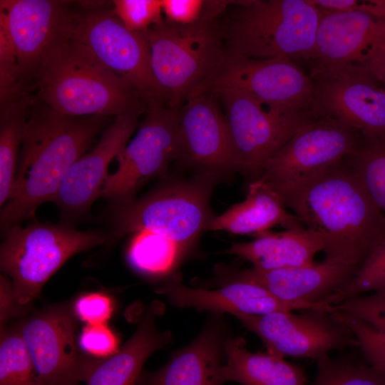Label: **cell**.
Wrapping results in <instances>:
<instances>
[{
  "instance_id": "cell-39",
  "label": "cell",
  "mask_w": 385,
  "mask_h": 385,
  "mask_svg": "<svg viewBox=\"0 0 385 385\" xmlns=\"http://www.w3.org/2000/svg\"><path fill=\"white\" fill-rule=\"evenodd\" d=\"M205 9L202 0H162V10L166 21L189 25L198 21Z\"/></svg>"
},
{
  "instance_id": "cell-34",
  "label": "cell",
  "mask_w": 385,
  "mask_h": 385,
  "mask_svg": "<svg viewBox=\"0 0 385 385\" xmlns=\"http://www.w3.org/2000/svg\"><path fill=\"white\" fill-rule=\"evenodd\" d=\"M112 4L115 15L133 32H145L164 19L162 0H114Z\"/></svg>"
},
{
  "instance_id": "cell-42",
  "label": "cell",
  "mask_w": 385,
  "mask_h": 385,
  "mask_svg": "<svg viewBox=\"0 0 385 385\" xmlns=\"http://www.w3.org/2000/svg\"><path fill=\"white\" fill-rule=\"evenodd\" d=\"M379 79L381 82V83L383 85V87H384V88L385 90V68H384V70L381 71V73L379 76Z\"/></svg>"
},
{
  "instance_id": "cell-29",
  "label": "cell",
  "mask_w": 385,
  "mask_h": 385,
  "mask_svg": "<svg viewBox=\"0 0 385 385\" xmlns=\"http://www.w3.org/2000/svg\"><path fill=\"white\" fill-rule=\"evenodd\" d=\"M348 161L358 180L385 216V135H365Z\"/></svg>"
},
{
  "instance_id": "cell-30",
  "label": "cell",
  "mask_w": 385,
  "mask_h": 385,
  "mask_svg": "<svg viewBox=\"0 0 385 385\" xmlns=\"http://www.w3.org/2000/svg\"><path fill=\"white\" fill-rule=\"evenodd\" d=\"M0 385H41L29 350L16 327L1 328Z\"/></svg>"
},
{
  "instance_id": "cell-9",
  "label": "cell",
  "mask_w": 385,
  "mask_h": 385,
  "mask_svg": "<svg viewBox=\"0 0 385 385\" xmlns=\"http://www.w3.org/2000/svg\"><path fill=\"white\" fill-rule=\"evenodd\" d=\"M68 36L135 90L145 103H167L153 75L145 33L126 29L113 8L72 10Z\"/></svg>"
},
{
  "instance_id": "cell-1",
  "label": "cell",
  "mask_w": 385,
  "mask_h": 385,
  "mask_svg": "<svg viewBox=\"0 0 385 385\" xmlns=\"http://www.w3.org/2000/svg\"><path fill=\"white\" fill-rule=\"evenodd\" d=\"M114 119L63 115L33 98L14 191L1 210V233L34 219L40 205L53 202L70 168Z\"/></svg>"
},
{
  "instance_id": "cell-36",
  "label": "cell",
  "mask_w": 385,
  "mask_h": 385,
  "mask_svg": "<svg viewBox=\"0 0 385 385\" xmlns=\"http://www.w3.org/2000/svg\"><path fill=\"white\" fill-rule=\"evenodd\" d=\"M29 91L21 83L16 54L4 24L0 21V103Z\"/></svg>"
},
{
  "instance_id": "cell-16",
  "label": "cell",
  "mask_w": 385,
  "mask_h": 385,
  "mask_svg": "<svg viewBox=\"0 0 385 385\" xmlns=\"http://www.w3.org/2000/svg\"><path fill=\"white\" fill-rule=\"evenodd\" d=\"M313 113L338 120L365 135H385V90L374 75L358 71L312 70Z\"/></svg>"
},
{
  "instance_id": "cell-37",
  "label": "cell",
  "mask_w": 385,
  "mask_h": 385,
  "mask_svg": "<svg viewBox=\"0 0 385 385\" xmlns=\"http://www.w3.org/2000/svg\"><path fill=\"white\" fill-rule=\"evenodd\" d=\"M81 349L96 359H104L115 354L119 349V339L106 323L86 324L78 338Z\"/></svg>"
},
{
  "instance_id": "cell-35",
  "label": "cell",
  "mask_w": 385,
  "mask_h": 385,
  "mask_svg": "<svg viewBox=\"0 0 385 385\" xmlns=\"http://www.w3.org/2000/svg\"><path fill=\"white\" fill-rule=\"evenodd\" d=\"M334 312L354 333L365 360L377 369L385 370V334L347 313Z\"/></svg>"
},
{
  "instance_id": "cell-43",
  "label": "cell",
  "mask_w": 385,
  "mask_h": 385,
  "mask_svg": "<svg viewBox=\"0 0 385 385\" xmlns=\"http://www.w3.org/2000/svg\"><path fill=\"white\" fill-rule=\"evenodd\" d=\"M379 370V369H378ZM380 371H381L382 373H384L385 374V370H379Z\"/></svg>"
},
{
  "instance_id": "cell-33",
  "label": "cell",
  "mask_w": 385,
  "mask_h": 385,
  "mask_svg": "<svg viewBox=\"0 0 385 385\" xmlns=\"http://www.w3.org/2000/svg\"><path fill=\"white\" fill-rule=\"evenodd\" d=\"M321 307L328 311L347 313L385 334V289L374 292L370 295L354 296L338 304Z\"/></svg>"
},
{
  "instance_id": "cell-27",
  "label": "cell",
  "mask_w": 385,
  "mask_h": 385,
  "mask_svg": "<svg viewBox=\"0 0 385 385\" xmlns=\"http://www.w3.org/2000/svg\"><path fill=\"white\" fill-rule=\"evenodd\" d=\"M29 91L0 103V206L11 198L15 185L27 114Z\"/></svg>"
},
{
  "instance_id": "cell-12",
  "label": "cell",
  "mask_w": 385,
  "mask_h": 385,
  "mask_svg": "<svg viewBox=\"0 0 385 385\" xmlns=\"http://www.w3.org/2000/svg\"><path fill=\"white\" fill-rule=\"evenodd\" d=\"M260 337L268 353L318 361L334 350L359 347L349 327L334 312L322 307L294 314L275 311L261 315H235Z\"/></svg>"
},
{
  "instance_id": "cell-31",
  "label": "cell",
  "mask_w": 385,
  "mask_h": 385,
  "mask_svg": "<svg viewBox=\"0 0 385 385\" xmlns=\"http://www.w3.org/2000/svg\"><path fill=\"white\" fill-rule=\"evenodd\" d=\"M313 385H385V374L367 361L328 355L317 361Z\"/></svg>"
},
{
  "instance_id": "cell-41",
  "label": "cell",
  "mask_w": 385,
  "mask_h": 385,
  "mask_svg": "<svg viewBox=\"0 0 385 385\" xmlns=\"http://www.w3.org/2000/svg\"><path fill=\"white\" fill-rule=\"evenodd\" d=\"M1 324L11 316L19 314L21 309L16 304L12 288V284L5 274H1Z\"/></svg>"
},
{
  "instance_id": "cell-18",
  "label": "cell",
  "mask_w": 385,
  "mask_h": 385,
  "mask_svg": "<svg viewBox=\"0 0 385 385\" xmlns=\"http://www.w3.org/2000/svg\"><path fill=\"white\" fill-rule=\"evenodd\" d=\"M145 111L119 115L103 131L94 147L79 158L62 180L53 202L71 225L73 220L86 214L102 196L103 185L112 160L128 144Z\"/></svg>"
},
{
  "instance_id": "cell-24",
  "label": "cell",
  "mask_w": 385,
  "mask_h": 385,
  "mask_svg": "<svg viewBox=\"0 0 385 385\" xmlns=\"http://www.w3.org/2000/svg\"><path fill=\"white\" fill-rule=\"evenodd\" d=\"M276 226L285 230L304 227L297 216L287 211L281 196L259 178L249 183L244 201L215 216L206 230L256 237Z\"/></svg>"
},
{
  "instance_id": "cell-14",
  "label": "cell",
  "mask_w": 385,
  "mask_h": 385,
  "mask_svg": "<svg viewBox=\"0 0 385 385\" xmlns=\"http://www.w3.org/2000/svg\"><path fill=\"white\" fill-rule=\"evenodd\" d=\"M217 88L237 90L263 101L313 112L314 82L303 67L288 58L255 59L225 50L217 70L191 96Z\"/></svg>"
},
{
  "instance_id": "cell-25",
  "label": "cell",
  "mask_w": 385,
  "mask_h": 385,
  "mask_svg": "<svg viewBox=\"0 0 385 385\" xmlns=\"http://www.w3.org/2000/svg\"><path fill=\"white\" fill-rule=\"evenodd\" d=\"M324 247L322 235L302 227L262 232L252 241L232 245L224 253L245 259L255 269L272 270L311 265Z\"/></svg>"
},
{
  "instance_id": "cell-11",
  "label": "cell",
  "mask_w": 385,
  "mask_h": 385,
  "mask_svg": "<svg viewBox=\"0 0 385 385\" xmlns=\"http://www.w3.org/2000/svg\"><path fill=\"white\" fill-rule=\"evenodd\" d=\"M361 135L344 123L314 114L267 162L260 178L282 197L350 155Z\"/></svg>"
},
{
  "instance_id": "cell-28",
  "label": "cell",
  "mask_w": 385,
  "mask_h": 385,
  "mask_svg": "<svg viewBox=\"0 0 385 385\" xmlns=\"http://www.w3.org/2000/svg\"><path fill=\"white\" fill-rule=\"evenodd\" d=\"M185 253L177 244L168 238L150 232L132 234L127 257L138 272L153 277L168 274Z\"/></svg>"
},
{
  "instance_id": "cell-8",
  "label": "cell",
  "mask_w": 385,
  "mask_h": 385,
  "mask_svg": "<svg viewBox=\"0 0 385 385\" xmlns=\"http://www.w3.org/2000/svg\"><path fill=\"white\" fill-rule=\"evenodd\" d=\"M207 92L222 105L236 170L250 183L260 178L267 162L314 116L313 112L263 101L237 90Z\"/></svg>"
},
{
  "instance_id": "cell-15",
  "label": "cell",
  "mask_w": 385,
  "mask_h": 385,
  "mask_svg": "<svg viewBox=\"0 0 385 385\" xmlns=\"http://www.w3.org/2000/svg\"><path fill=\"white\" fill-rule=\"evenodd\" d=\"M16 328L33 359L41 385H78L86 356L77 346V318L68 304L53 305Z\"/></svg>"
},
{
  "instance_id": "cell-13",
  "label": "cell",
  "mask_w": 385,
  "mask_h": 385,
  "mask_svg": "<svg viewBox=\"0 0 385 385\" xmlns=\"http://www.w3.org/2000/svg\"><path fill=\"white\" fill-rule=\"evenodd\" d=\"M318 9L315 46L307 72L358 71L379 78L385 68V18Z\"/></svg>"
},
{
  "instance_id": "cell-38",
  "label": "cell",
  "mask_w": 385,
  "mask_h": 385,
  "mask_svg": "<svg viewBox=\"0 0 385 385\" xmlns=\"http://www.w3.org/2000/svg\"><path fill=\"white\" fill-rule=\"evenodd\" d=\"M77 319L87 324H104L114 311L113 299L103 292H89L79 296L73 304Z\"/></svg>"
},
{
  "instance_id": "cell-4",
  "label": "cell",
  "mask_w": 385,
  "mask_h": 385,
  "mask_svg": "<svg viewBox=\"0 0 385 385\" xmlns=\"http://www.w3.org/2000/svg\"><path fill=\"white\" fill-rule=\"evenodd\" d=\"M319 10L309 0L233 1L218 17L226 51L247 58H288L307 71Z\"/></svg>"
},
{
  "instance_id": "cell-19",
  "label": "cell",
  "mask_w": 385,
  "mask_h": 385,
  "mask_svg": "<svg viewBox=\"0 0 385 385\" xmlns=\"http://www.w3.org/2000/svg\"><path fill=\"white\" fill-rule=\"evenodd\" d=\"M216 100L205 92L190 96L179 108L178 161L196 173L223 177L237 170L226 117Z\"/></svg>"
},
{
  "instance_id": "cell-23",
  "label": "cell",
  "mask_w": 385,
  "mask_h": 385,
  "mask_svg": "<svg viewBox=\"0 0 385 385\" xmlns=\"http://www.w3.org/2000/svg\"><path fill=\"white\" fill-rule=\"evenodd\" d=\"M160 309L158 304H153L134 334L115 354L104 359L86 356L82 381L86 385H135L148 357L171 339L169 332H160L155 327Z\"/></svg>"
},
{
  "instance_id": "cell-26",
  "label": "cell",
  "mask_w": 385,
  "mask_h": 385,
  "mask_svg": "<svg viewBox=\"0 0 385 385\" xmlns=\"http://www.w3.org/2000/svg\"><path fill=\"white\" fill-rule=\"evenodd\" d=\"M224 382L242 385H305L304 369L270 353L252 352L241 337H228L225 342Z\"/></svg>"
},
{
  "instance_id": "cell-17",
  "label": "cell",
  "mask_w": 385,
  "mask_h": 385,
  "mask_svg": "<svg viewBox=\"0 0 385 385\" xmlns=\"http://www.w3.org/2000/svg\"><path fill=\"white\" fill-rule=\"evenodd\" d=\"M71 12L65 1H0V21L11 40L26 89L31 91L46 53L66 34Z\"/></svg>"
},
{
  "instance_id": "cell-2",
  "label": "cell",
  "mask_w": 385,
  "mask_h": 385,
  "mask_svg": "<svg viewBox=\"0 0 385 385\" xmlns=\"http://www.w3.org/2000/svg\"><path fill=\"white\" fill-rule=\"evenodd\" d=\"M347 157L282 199L305 228L322 235L326 257L361 267L385 238V216Z\"/></svg>"
},
{
  "instance_id": "cell-3",
  "label": "cell",
  "mask_w": 385,
  "mask_h": 385,
  "mask_svg": "<svg viewBox=\"0 0 385 385\" xmlns=\"http://www.w3.org/2000/svg\"><path fill=\"white\" fill-rule=\"evenodd\" d=\"M32 87L36 102L67 115L115 118L147 108L141 96L71 39L68 29L46 53Z\"/></svg>"
},
{
  "instance_id": "cell-6",
  "label": "cell",
  "mask_w": 385,
  "mask_h": 385,
  "mask_svg": "<svg viewBox=\"0 0 385 385\" xmlns=\"http://www.w3.org/2000/svg\"><path fill=\"white\" fill-rule=\"evenodd\" d=\"M221 14L217 2L205 1L198 21L178 25L164 19L145 32L153 75L170 107L179 109L220 66L225 51L217 23Z\"/></svg>"
},
{
  "instance_id": "cell-21",
  "label": "cell",
  "mask_w": 385,
  "mask_h": 385,
  "mask_svg": "<svg viewBox=\"0 0 385 385\" xmlns=\"http://www.w3.org/2000/svg\"><path fill=\"white\" fill-rule=\"evenodd\" d=\"M218 289L185 286L179 277L160 285L156 292L165 295L169 302L180 308L192 307L217 314L230 313L261 315L275 311L307 310L317 305L279 299L265 289L247 282L221 283Z\"/></svg>"
},
{
  "instance_id": "cell-10",
  "label": "cell",
  "mask_w": 385,
  "mask_h": 385,
  "mask_svg": "<svg viewBox=\"0 0 385 385\" xmlns=\"http://www.w3.org/2000/svg\"><path fill=\"white\" fill-rule=\"evenodd\" d=\"M146 105L135 137L116 156L118 168L108 175L103 185L102 196L109 205L135 199L144 184L165 177L169 165L179 158L178 109L158 101Z\"/></svg>"
},
{
  "instance_id": "cell-7",
  "label": "cell",
  "mask_w": 385,
  "mask_h": 385,
  "mask_svg": "<svg viewBox=\"0 0 385 385\" xmlns=\"http://www.w3.org/2000/svg\"><path fill=\"white\" fill-rule=\"evenodd\" d=\"M0 266L10 278L17 305L23 309L36 298L46 281L73 255L105 244L106 234L80 231L66 222L34 221L2 232Z\"/></svg>"
},
{
  "instance_id": "cell-20",
  "label": "cell",
  "mask_w": 385,
  "mask_h": 385,
  "mask_svg": "<svg viewBox=\"0 0 385 385\" xmlns=\"http://www.w3.org/2000/svg\"><path fill=\"white\" fill-rule=\"evenodd\" d=\"M360 267L337 258L296 267L262 270L252 267L232 270L219 267L220 283L242 281L257 284L276 298L319 305L346 287Z\"/></svg>"
},
{
  "instance_id": "cell-22",
  "label": "cell",
  "mask_w": 385,
  "mask_h": 385,
  "mask_svg": "<svg viewBox=\"0 0 385 385\" xmlns=\"http://www.w3.org/2000/svg\"><path fill=\"white\" fill-rule=\"evenodd\" d=\"M226 332L220 318L212 319L161 369L140 374L138 385H222Z\"/></svg>"
},
{
  "instance_id": "cell-32",
  "label": "cell",
  "mask_w": 385,
  "mask_h": 385,
  "mask_svg": "<svg viewBox=\"0 0 385 385\" xmlns=\"http://www.w3.org/2000/svg\"><path fill=\"white\" fill-rule=\"evenodd\" d=\"M385 289V238L360 267L354 279L319 306L336 304L349 297Z\"/></svg>"
},
{
  "instance_id": "cell-5",
  "label": "cell",
  "mask_w": 385,
  "mask_h": 385,
  "mask_svg": "<svg viewBox=\"0 0 385 385\" xmlns=\"http://www.w3.org/2000/svg\"><path fill=\"white\" fill-rule=\"evenodd\" d=\"M222 178L195 173L188 179L163 182L140 198L110 205L106 243L145 231L168 238L185 252L215 216L210 199Z\"/></svg>"
},
{
  "instance_id": "cell-40",
  "label": "cell",
  "mask_w": 385,
  "mask_h": 385,
  "mask_svg": "<svg viewBox=\"0 0 385 385\" xmlns=\"http://www.w3.org/2000/svg\"><path fill=\"white\" fill-rule=\"evenodd\" d=\"M315 6L337 11H362L385 18V0H309Z\"/></svg>"
}]
</instances>
